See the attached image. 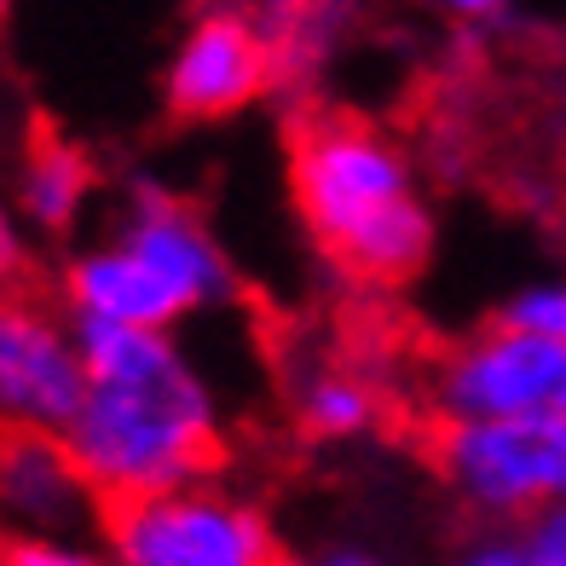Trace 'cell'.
Listing matches in <instances>:
<instances>
[{
    "instance_id": "cell-9",
    "label": "cell",
    "mask_w": 566,
    "mask_h": 566,
    "mask_svg": "<svg viewBox=\"0 0 566 566\" xmlns=\"http://www.w3.org/2000/svg\"><path fill=\"white\" fill-rule=\"evenodd\" d=\"M116 238L150 261L179 295H186L191 313H214V306L238 301V266H231V254L220 249L214 226L202 220L186 197H174L163 186H150L139 179L134 191H127L122 214H116Z\"/></svg>"
},
{
    "instance_id": "cell-5",
    "label": "cell",
    "mask_w": 566,
    "mask_h": 566,
    "mask_svg": "<svg viewBox=\"0 0 566 566\" xmlns=\"http://www.w3.org/2000/svg\"><path fill=\"white\" fill-rule=\"evenodd\" d=\"M277 75L283 64L261 12L238 7V0H214V7H197L168 46L163 111L174 122H231L249 105H261Z\"/></svg>"
},
{
    "instance_id": "cell-18",
    "label": "cell",
    "mask_w": 566,
    "mask_h": 566,
    "mask_svg": "<svg viewBox=\"0 0 566 566\" xmlns=\"http://www.w3.org/2000/svg\"><path fill=\"white\" fill-rule=\"evenodd\" d=\"M30 261V226H23L18 202H0V277H18Z\"/></svg>"
},
{
    "instance_id": "cell-11",
    "label": "cell",
    "mask_w": 566,
    "mask_h": 566,
    "mask_svg": "<svg viewBox=\"0 0 566 566\" xmlns=\"http://www.w3.org/2000/svg\"><path fill=\"white\" fill-rule=\"evenodd\" d=\"M98 186L93 174V157L70 139H35L30 157L18 163V186H12V202L23 226L35 238H70L87 214V197Z\"/></svg>"
},
{
    "instance_id": "cell-13",
    "label": "cell",
    "mask_w": 566,
    "mask_h": 566,
    "mask_svg": "<svg viewBox=\"0 0 566 566\" xmlns=\"http://www.w3.org/2000/svg\"><path fill=\"white\" fill-rule=\"evenodd\" d=\"M254 12L277 46L283 75H313L342 46L347 23L358 18V0H254Z\"/></svg>"
},
{
    "instance_id": "cell-7",
    "label": "cell",
    "mask_w": 566,
    "mask_h": 566,
    "mask_svg": "<svg viewBox=\"0 0 566 566\" xmlns=\"http://www.w3.org/2000/svg\"><path fill=\"white\" fill-rule=\"evenodd\" d=\"M87 399V358L75 318L41 301L0 295V428L64 433Z\"/></svg>"
},
{
    "instance_id": "cell-20",
    "label": "cell",
    "mask_w": 566,
    "mask_h": 566,
    "mask_svg": "<svg viewBox=\"0 0 566 566\" xmlns=\"http://www.w3.org/2000/svg\"><path fill=\"white\" fill-rule=\"evenodd\" d=\"M7 12H12V0H0V23H7Z\"/></svg>"
},
{
    "instance_id": "cell-6",
    "label": "cell",
    "mask_w": 566,
    "mask_h": 566,
    "mask_svg": "<svg viewBox=\"0 0 566 566\" xmlns=\"http://www.w3.org/2000/svg\"><path fill=\"white\" fill-rule=\"evenodd\" d=\"M428 399L440 410V422L555 417V410H566V342L492 318L433 365Z\"/></svg>"
},
{
    "instance_id": "cell-4",
    "label": "cell",
    "mask_w": 566,
    "mask_h": 566,
    "mask_svg": "<svg viewBox=\"0 0 566 566\" xmlns=\"http://www.w3.org/2000/svg\"><path fill=\"white\" fill-rule=\"evenodd\" d=\"M433 469L480 521H526L532 509L566 503V410L446 422Z\"/></svg>"
},
{
    "instance_id": "cell-14",
    "label": "cell",
    "mask_w": 566,
    "mask_h": 566,
    "mask_svg": "<svg viewBox=\"0 0 566 566\" xmlns=\"http://www.w3.org/2000/svg\"><path fill=\"white\" fill-rule=\"evenodd\" d=\"M497 318L514 324V329H532V336H549V342H566V277H537V283H521Z\"/></svg>"
},
{
    "instance_id": "cell-19",
    "label": "cell",
    "mask_w": 566,
    "mask_h": 566,
    "mask_svg": "<svg viewBox=\"0 0 566 566\" xmlns=\"http://www.w3.org/2000/svg\"><path fill=\"white\" fill-rule=\"evenodd\" d=\"M428 7L451 23H497L514 12V0H428Z\"/></svg>"
},
{
    "instance_id": "cell-8",
    "label": "cell",
    "mask_w": 566,
    "mask_h": 566,
    "mask_svg": "<svg viewBox=\"0 0 566 566\" xmlns=\"http://www.w3.org/2000/svg\"><path fill=\"white\" fill-rule=\"evenodd\" d=\"M105 497L53 428H0V537H87Z\"/></svg>"
},
{
    "instance_id": "cell-2",
    "label": "cell",
    "mask_w": 566,
    "mask_h": 566,
    "mask_svg": "<svg viewBox=\"0 0 566 566\" xmlns=\"http://www.w3.org/2000/svg\"><path fill=\"white\" fill-rule=\"evenodd\" d=\"M290 197L313 249L365 283H410L433 261L440 226L417 168L370 122H306L290 145Z\"/></svg>"
},
{
    "instance_id": "cell-16",
    "label": "cell",
    "mask_w": 566,
    "mask_h": 566,
    "mask_svg": "<svg viewBox=\"0 0 566 566\" xmlns=\"http://www.w3.org/2000/svg\"><path fill=\"white\" fill-rule=\"evenodd\" d=\"M469 566H526V532L521 521H485L469 544H462Z\"/></svg>"
},
{
    "instance_id": "cell-15",
    "label": "cell",
    "mask_w": 566,
    "mask_h": 566,
    "mask_svg": "<svg viewBox=\"0 0 566 566\" xmlns=\"http://www.w3.org/2000/svg\"><path fill=\"white\" fill-rule=\"evenodd\" d=\"M0 560H12V566H93L98 549L87 537H0Z\"/></svg>"
},
{
    "instance_id": "cell-17",
    "label": "cell",
    "mask_w": 566,
    "mask_h": 566,
    "mask_svg": "<svg viewBox=\"0 0 566 566\" xmlns=\"http://www.w3.org/2000/svg\"><path fill=\"white\" fill-rule=\"evenodd\" d=\"M521 532H526V566H566V503L532 509Z\"/></svg>"
},
{
    "instance_id": "cell-10",
    "label": "cell",
    "mask_w": 566,
    "mask_h": 566,
    "mask_svg": "<svg viewBox=\"0 0 566 566\" xmlns=\"http://www.w3.org/2000/svg\"><path fill=\"white\" fill-rule=\"evenodd\" d=\"M64 313L70 318H116V324H150V329H179L197 318L174 283L139 261L116 231L105 243H87L64 261Z\"/></svg>"
},
{
    "instance_id": "cell-1",
    "label": "cell",
    "mask_w": 566,
    "mask_h": 566,
    "mask_svg": "<svg viewBox=\"0 0 566 566\" xmlns=\"http://www.w3.org/2000/svg\"><path fill=\"white\" fill-rule=\"evenodd\" d=\"M87 358V399L64 440L98 485V497H145L202 480L220 457V399L197 370L179 329L75 318Z\"/></svg>"
},
{
    "instance_id": "cell-3",
    "label": "cell",
    "mask_w": 566,
    "mask_h": 566,
    "mask_svg": "<svg viewBox=\"0 0 566 566\" xmlns=\"http://www.w3.org/2000/svg\"><path fill=\"white\" fill-rule=\"evenodd\" d=\"M98 537L116 566H272L283 555L272 514L209 474L111 503Z\"/></svg>"
},
{
    "instance_id": "cell-12",
    "label": "cell",
    "mask_w": 566,
    "mask_h": 566,
    "mask_svg": "<svg viewBox=\"0 0 566 566\" xmlns=\"http://www.w3.org/2000/svg\"><path fill=\"white\" fill-rule=\"evenodd\" d=\"M290 417L306 440H324V446H347V440H365V433L381 422V394L370 388L358 370H306L295 388H290Z\"/></svg>"
}]
</instances>
